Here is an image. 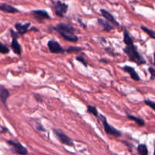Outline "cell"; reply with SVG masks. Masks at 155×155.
Returning <instances> with one entry per match:
<instances>
[{
    "instance_id": "1",
    "label": "cell",
    "mask_w": 155,
    "mask_h": 155,
    "mask_svg": "<svg viewBox=\"0 0 155 155\" xmlns=\"http://www.w3.org/2000/svg\"><path fill=\"white\" fill-rule=\"evenodd\" d=\"M124 42L126 45L124 48V51L127 54L130 61L133 62L137 65L146 64L145 58L138 51L137 47L133 42V38L131 37L127 30H124Z\"/></svg>"
},
{
    "instance_id": "2",
    "label": "cell",
    "mask_w": 155,
    "mask_h": 155,
    "mask_svg": "<svg viewBox=\"0 0 155 155\" xmlns=\"http://www.w3.org/2000/svg\"><path fill=\"white\" fill-rule=\"evenodd\" d=\"M100 120L101 121L103 124V127H104V130L105 131V133H107L109 136H113L114 137H120V136H122V133H121L120 130H117L116 128L112 127L110 124H109L107 121V118L105 116H104L103 114L99 115Z\"/></svg>"
},
{
    "instance_id": "3",
    "label": "cell",
    "mask_w": 155,
    "mask_h": 155,
    "mask_svg": "<svg viewBox=\"0 0 155 155\" xmlns=\"http://www.w3.org/2000/svg\"><path fill=\"white\" fill-rule=\"evenodd\" d=\"M7 143L10 146V149L12 152L18 155H27L28 151L27 148L19 142H15L13 140H8Z\"/></svg>"
},
{
    "instance_id": "4",
    "label": "cell",
    "mask_w": 155,
    "mask_h": 155,
    "mask_svg": "<svg viewBox=\"0 0 155 155\" xmlns=\"http://www.w3.org/2000/svg\"><path fill=\"white\" fill-rule=\"evenodd\" d=\"M53 133H54V136L57 137V139H58L59 142L63 144V145H68V146L70 147H73L74 145V143L72 139L69 136H67L65 133H64L61 130H57V129H53Z\"/></svg>"
},
{
    "instance_id": "5",
    "label": "cell",
    "mask_w": 155,
    "mask_h": 155,
    "mask_svg": "<svg viewBox=\"0 0 155 155\" xmlns=\"http://www.w3.org/2000/svg\"><path fill=\"white\" fill-rule=\"evenodd\" d=\"M53 30L57 31L58 33H70V34H75L76 30L73 26L69 25L68 24H64V23H59L55 27H52Z\"/></svg>"
},
{
    "instance_id": "6",
    "label": "cell",
    "mask_w": 155,
    "mask_h": 155,
    "mask_svg": "<svg viewBox=\"0 0 155 155\" xmlns=\"http://www.w3.org/2000/svg\"><path fill=\"white\" fill-rule=\"evenodd\" d=\"M47 45H48L50 52L53 53V54H63V53L66 52L64 48L59 44V42L54 39H51L48 41Z\"/></svg>"
},
{
    "instance_id": "7",
    "label": "cell",
    "mask_w": 155,
    "mask_h": 155,
    "mask_svg": "<svg viewBox=\"0 0 155 155\" xmlns=\"http://www.w3.org/2000/svg\"><path fill=\"white\" fill-rule=\"evenodd\" d=\"M68 5L65 3L62 2L61 1H58L54 4V13L57 16L60 18H64L65 14L68 12Z\"/></svg>"
},
{
    "instance_id": "8",
    "label": "cell",
    "mask_w": 155,
    "mask_h": 155,
    "mask_svg": "<svg viewBox=\"0 0 155 155\" xmlns=\"http://www.w3.org/2000/svg\"><path fill=\"white\" fill-rule=\"evenodd\" d=\"M32 15L34 17L35 19H36L39 22H42L45 19H51V17L45 10H33L32 12Z\"/></svg>"
},
{
    "instance_id": "9",
    "label": "cell",
    "mask_w": 155,
    "mask_h": 155,
    "mask_svg": "<svg viewBox=\"0 0 155 155\" xmlns=\"http://www.w3.org/2000/svg\"><path fill=\"white\" fill-rule=\"evenodd\" d=\"M9 96H10V92L8 89H6L2 85H0V99L5 107H7V100Z\"/></svg>"
},
{
    "instance_id": "10",
    "label": "cell",
    "mask_w": 155,
    "mask_h": 155,
    "mask_svg": "<svg viewBox=\"0 0 155 155\" xmlns=\"http://www.w3.org/2000/svg\"><path fill=\"white\" fill-rule=\"evenodd\" d=\"M30 26V23L27 22L26 24H21V23H16L15 24V27L17 30V32L18 33V34L21 35V36H23L25 33H27V32L29 31L28 28Z\"/></svg>"
},
{
    "instance_id": "11",
    "label": "cell",
    "mask_w": 155,
    "mask_h": 155,
    "mask_svg": "<svg viewBox=\"0 0 155 155\" xmlns=\"http://www.w3.org/2000/svg\"><path fill=\"white\" fill-rule=\"evenodd\" d=\"M100 12H101V14L102 15V16L105 18L106 21H107L109 23L113 24V25L120 26V24L118 23V21H117V20L115 19L114 17L110 12H107V10H105V9H101Z\"/></svg>"
},
{
    "instance_id": "12",
    "label": "cell",
    "mask_w": 155,
    "mask_h": 155,
    "mask_svg": "<svg viewBox=\"0 0 155 155\" xmlns=\"http://www.w3.org/2000/svg\"><path fill=\"white\" fill-rule=\"evenodd\" d=\"M122 69L124 70L125 72L128 73V74H130V77H131L133 80H135V81H139V80H141L139 75L137 74V72L136 71V70H135L133 67L127 66V65H126V66L123 67Z\"/></svg>"
},
{
    "instance_id": "13",
    "label": "cell",
    "mask_w": 155,
    "mask_h": 155,
    "mask_svg": "<svg viewBox=\"0 0 155 155\" xmlns=\"http://www.w3.org/2000/svg\"><path fill=\"white\" fill-rule=\"evenodd\" d=\"M11 48L14 53L18 55H21L22 53V48H21V45L18 41V37H12V42H11Z\"/></svg>"
},
{
    "instance_id": "14",
    "label": "cell",
    "mask_w": 155,
    "mask_h": 155,
    "mask_svg": "<svg viewBox=\"0 0 155 155\" xmlns=\"http://www.w3.org/2000/svg\"><path fill=\"white\" fill-rule=\"evenodd\" d=\"M98 24L101 26L102 30H104V31H110V30H113L114 27L113 24L109 23L108 21H106V20L102 19V18H98Z\"/></svg>"
},
{
    "instance_id": "15",
    "label": "cell",
    "mask_w": 155,
    "mask_h": 155,
    "mask_svg": "<svg viewBox=\"0 0 155 155\" xmlns=\"http://www.w3.org/2000/svg\"><path fill=\"white\" fill-rule=\"evenodd\" d=\"M0 11H2V12H6V13H11V14H15L19 12V10L16 8L13 7V6L10 5L8 4H6V3H2V4H0Z\"/></svg>"
},
{
    "instance_id": "16",
    "label": "cell",
    "mask_w": 155,
    "mask_h": 155,
    "mask_svg": "<svg viewBox=\"0 0 155 155\" xmlns=\"http://www.w3.org/2000/svg\"><path fill=\"white\" fill-rule=\"evenodd\" d=\"M59 34L62 36L67 41H69L71 42H76L79 40V37L76 36L75 34H70V33H59Z\"/></svg>"
},
{
    "instance_id": "17",
    "label": "cell",
    "mask_w": 155,
    "mask_h": 155,
    "mask_svg": "<svg viewBox=\"0 0 155 155\" xmlns=\"http://www.w3.org/2000/svg\"><path fill=\"white\" fill-rule=\"evenodd\" d=\"M127 116L128 119L134 121V122L136 123L138 126H139V127H144V126L145 125V120H144L143 119H142V118H139L138 117L133 116V115L130 114H127Z\"/></svg>"
},
{
    "instance_id": "18",
    "label": "cell",
    "mask_w": 155,
    "mask_h": 155,
    "mask_svg": "<svg viewBox=\"0 0 155 155\" xmlns=\"http://www.w3.org/2000/svg\"><path fill=\"white\" fill-rule=\"evenodd\" d=\"M137 151L139 155H148V150L145 144H140L137 147Z\"/></svg>"
},
{
    "instance_id": "19",
    "label": "cell",
    "mask_w": 155,
    "mask_h": 155,
    "mask_svg": "<svg viewBox=\"0 0 155 155\" xmlns=\"http://www.w3.org/2000/svg\"><path fill=\"white\" fill-rule=\"evenodd\" d=\"M83 48L81 47H75V46H69L67 49H65V51L68 54H72V53H77L83 51Z\"/></svg>"
},
{
    "instance_id": "20",
    "label": "cell",
    "mask_w": 155,
    "mask_h": 155,
    "mask_svg": "<svg viewBox=\"0 0 155 155\" xmlns=\"http://www.w3.org/2000/svg\"><path fill=\"white\" fill-rule=\"evenodd\" d=\"M141 29H142L145 33H146L150 37L155 39V31L154 30H151V29L148 28V27H145V26H142V27H141Z\"/></svg>"
},
{
    "instance_id": "21",
    "label": "cell",
    "mask_w": 155,
    "mask_h": 155,
    "mask_svg": "<svg viewBox=\"0 0 155 155\" xmlns=\"http://www.w3.org/2000/svg\"><path fill=\"white\" fill-rule=\"evenodd\" d=\"M87 111L89 112V114H92V115H94L96 117H99V114H98V110H97L96 107L92 105H88L87 106Z\"/></svg>"
},
{
    "instance_id": "22",
    "label": "cell",
    "mask_w": 155,
    "mask_h": 155,
    "mask_svg": "<svg viewBox=\"0 0 155 155\" xmlns=\"http://www.w3.org/2000/svg\"><path fill=\"white\" fill-rule=\"evenodd\" d=\"M9 51H10V49L0 41V53L3 54H6L9 53Z\"/></svg>"
},
{
    "instance_id": "23",
    "label": "cell",
    "mask_w": 155,
    "mask_h": 155,
    "mask_svg": "<svg viewBox=\"0 0 155 155\" xmlns=\"http://www.w3.org/2000/svg\"><path fill=\"white\" fill-rule=\"evenodd\" d=\"M76 60H77L78 62H80V63H81L82 64H83L84 67H86V68H87L88 67L87 61H86V60L84 58L83 56L77 55V57H76Z\"/></svg>"
},
{
    "instance_id": "24",
    "label": "cell",
    "mask_w": 155,
    "mask_h": 155,
    "mask_svg": "<svg viewBox=\"0 0 155 155\" xmlns=\"http://www.w3.org/2000/svg\"><path fill=\"white\" fill-rule=\"evenodd\" d=\"M104 50H105V51L107 53V54H109L110 55H111V56H114V57H116V56H118L120 54H118V53L115 52V51H114L112 48H109V47H107V48H104Z\"/></svg>"
},
{
    "instance_id": "25",
    "label": "cell",
    "mask_w": 155,
    "mask_h": 155,
    "mask_svg": "<svg viewBox=\"0 0 155 155\" xmlns=\"http://www.w3.org/2000/svg\"><path fill=\"white\" fill-rule=\"evenodd\" d=\"M145 104H146V105L149 106L150 107H151V109H153V110L155 111V102L153 101H151V100H145Z\"/></svg>"
},
{
    "instance_id": "26",
    "label": "cell",
    "mask_w": 155,
    "mask_h": 155,
    "mask_svg": "<svg viewBox=\"0 0 155 155\" xmlns=\"http://www.w3.org/2000/svg\"><path fill=\"white\" fill-rule=\"evenodd\" d=\"M148 71H149L150 74H151V80H155V68H152V67H150L148 68Z\"/></svg>"
},
{
    "instance_id": "27",
    "label": "cell",
    "mask_w": 155,
    "mask_h": 155,
    "mask_svg": "<svg viewBox=\"0 0 155 155\" xmlns=\"http://www.w3.org/2000/svg\"><path fill=\"white\" fill-rule=\"evenodd\" d=\"M36 130H37L38 131H40V132H45V131H46V130H45V129L44 128V127H42V125H40V124H39V125L36 127Z\"/></svg>"
},
{
    "instance_id": "28",
    "label": "cell",
    "mask_w": 155,
    "mask_h": 155,
    "mask_svg": "<svg viewBox=\"0 0 155 155\" xmlns=\"http://www.w3.org/2000/svg\"><path fill=\"white\" fill-rule=\"evenodd\" d=\"M34 95H35V98H36V100L38 101V102H39V103L42 102V97L40 96V95H38V94H35Z\"/></svg>"
},
{
    "instance_id": "29",
    "label": "cell",
    "mask_w": 155,
    "mask_h": 155,
    "mask_svg": "<svg viewBox=\"0 0 155 155\" xmlns=\"http://www.w3.org/2000/svg\"><path fill=\"white\" fill-rule=\"evenodd\" d=\"M78 21H79V22L80 23V24H81V25L83 26V27H84V28H86V24H84V23H83V22H82V21H81V20H80V19H78Z\"/></svg>"
},
{
    "instance_id": "30",
    "label": "cell",
    "mask_w": 155,
    "mask_h": 155,
    "mask_svg": "<svg viewBox=\"0 0 155 155\" xmlns=\"http://www.w3.org/2000/svg\"><path fill=\"white\" fill-rule=\"evenodd\" d=\"M99 62H102V63H105V64H107V61L106 60V59H100L99 60Z\"/></svg>"
},
{
    "instance_id": "31",
    "label": "cell",
    "mask_w": 155,
    "mask_h": 155,
    "mask_svg": "<svg viewBox=\"0 0 155 155\" xmlns=\"http://www.w3.org/2000/svg\"><path fill=\"white\" fill-rule=\"evenodd\" d=\"M154 66L155 68V51L154 52Z\"/></svg>"
},
{
    "instance_id": "32",
    "label": "cell",
    "mask_w": 155,
    "mask_h": 155,
    "mask_svg": "<svg viewBox=\"0 0 155 155\" xmlns=\"http://www.w3.org/2000/svg\"><path fill=\"white\" fill-rule=\"evenodd\" d=\"M154 155H155V141H154Z\"/></svg>"
}]
</instances>
